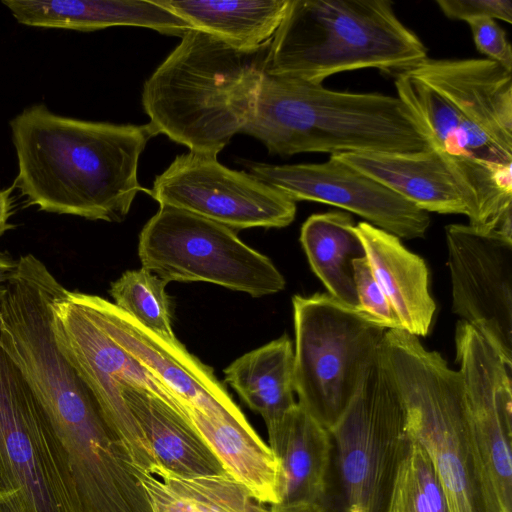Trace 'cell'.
<instances>
[{
	"mask_svg": "<svg viewBox=\"0 0 512 512\" xmlns=\"http://www.w3.org/2000/svg\"><path fill=\"white\" fill-rule=\"evenodd\" d=\"M224 375L245 404L262 416L267 430L297 403L294 349L287 335L237 358L224 370Z\"/></svg>",
	"mask_w": 512,
	"mask_h": 512,
	"instance_id": "23",
	"label": "cell"
},
{
	"mask_svg": "<svg viewBox=\"0 0 512 512\" xmlns=\"http://www.w3.org/2000/svg\"><path fill=\"white\" fill-rule=\"evenodd\" d=\"M263 512H329L328 509L323 507H280V506H271V509Z\"/></svg>",
	"mask_w": 512,
	"mask_h": 512,
	"instance_id": "34",
	"label": "cell"
},
{
	"mask_svg": "<svg viewBox=\"0 0 512 512\" xmlns=\"http://www.w3.org/2000/svg\"><path fill=\"white\" fill-rule=\"evenodd\" d=\"M355 230L371 271L402 329L417 337L426 336L436 305L429 292L424 260L406 249L400 238L368 222H359Z\"/></svg>",
	"mask_w": 512,
	"mask_h": 512,
	"instance_id": "19",
	"label": "cell"
},
{
	"mask_svg": "<svg viewBox=\"0 0 512 512\" xmlns=\"http://www.w3.org/2000/svg\"><path fill=\"white\" fill-rule=\"evenodd\" d=\"M18 23L46 28L94 31L137 26L182 37L194 27L153 1L142 0H4Z\"/></svg>",
	"mask_w": 512,
	"mask_h": 512,
	"instance_id": "18",
	"label": "cell"
},
{
	"mask_svg": "<svg viewBox=\"0 0 512 512\" xmlns=\"http://www.w3.org/2000/svg\"><path fill=\"white\" fill-rule=\"evenodd\" d=\"M329 431L336 496L328 511L386 512L412 438L401 400L378 357Z\"/></svg>",
	"mask_w": 512,
	"mask_h": 512,
	"instance_id": "8",
	"label": "cell"
},
{
	"mask_svg": "<svg viewBox=\"0 0 512 512\" xmlns=\"http://www.w3.org/2000/svg\"><path fill=\"white\" fill-rule=\"evenodd\" d=\"M69 294L96 325L189 408L208 416L247 420L212 369L177 338L170 340L153 333L100 296L70 290Z\"/></svg>",
	"mask_w": 512,
	"mask_h": 512,
	"instance_id": "16",
	"label": "cell"
},
{
	"mask_svg": "<svg viewBox=\"0 0 512 512\" xmlns=\"http://www.w3.org/2000/svg\"><path fill=\"white\" fill-rule=\"evenodd\" d=\"M194 28L245 50L271 43L290 0H155Z\"/></svg>",
	"mask_w": 512,
	"mask_h": 512,
	"instance_id": "24",
	"label": "cell"
},
{
	"mask_svg": "<svg viewBox=\"0 0 512 512\" xmlns=\"http://www.w3.org/2000/svg\"><path fill=\"white\" fill-rule=\"evenodd\" d=\"M300 242L328 294L357 311L353 264L366 253L351 216L338 211L311 215L301 227Z\"/></svg>",
	"mask_w": 512,
	"mask_h": 512,
	"instance_id": "25",
	"label": "cell"
},
{
	"mask_svg": "<svg viewBox=\"0 0 512 512\" xmlns=\"http://www.w3.org/2000/svg\"><path fill=\"white\" fill-rule=\"evenodd\" d=\"M189 418L226 473L258 503H280V462L247 420L208 416L195 408H190Z\"/></svg>",
	"mask_w": 512,
	"mask_h": 512,
	"instance_id": "21",
	"label": "cell"
},
{
	"mask_svg": "<svg viewBox=\"0 0 512 512\" xmlns=\"http://www.w3.org/2000/svg\"><path fill=\"white\" fill-rule=\"evenodd\" d=\"M455 347L476 445L500 512H512V364L462 320Z\"/></svg>",
	"mask_w": 512,
	"mask_h": 512,
	"instance_id": "15",
	"label": "cell"
},
{
	"mask_svg": "<svg viewBox=\"0 0 512 512\" xmlns=\"http://www.w3.org/2000/svg\"><path fill=\"white\" fill-rule=\"evenodd\" d=\"M168 283L141 267L124 272L111 283L109 293L114 304L131 315L153 333L176 339L172 328L170 299L166 293Z\"/></svg>",
	"mask_w": 512,
	"mask_h": 512,
	"instance_id": "26",
	"label": "cell"
},
{
	"mask_svg": "<svg viewBox=\"0 0 512 512\" xmlns=\"http://www.w3.org/2000/svg\"><path fill=\"white\" fill-rule=\"evenodd\" d=\"M0 497L11 512H83L54 431L1 347Z\"/></svg>",
	"mask_w": 512,
	"mask_h": 512,
	"instance_id": "10",
	"label": "cell"
},
{
	"mask_svg": "<svg viewBox=\"0 0 512 512\" xmlns=\"http://www.w3.org/2000/svg\"><path fill=\"white\" fill-rule=\"evenodd\" d=\"M52 315L58 349L90 390L135 468L152 474L156 463L123 391H146L189 421L190 408L96 325L72 299L69 290L56 298Z\"/></svg>",
	"mask_w": 512,
	"mask_h": 512,
	"instance_id": "11",
	"label": "cell"
},
{
	"mask_svg": "<svg viewBox=\"0 0 512 512\" xmlns=\"http://www.w3.org/2000/svg\"><path fill=\"white\" fill-rule=\"evenodd\" d=\"M428 58L388 0H290L269 47L266 72L320 85L374 68L394 76Z\"/></svg>",
	"mask_w": 512,
	"mask_h": 512,
	"instance_id": "6",
	"label": "cell"
},
{
	"mask_svg": "<svg viewBox=\"0 0 512 512\" xmlns=\"http://www.w3.org/2000/svg\"><path fill=\"white\" fill-rule=\"evenodd\" d=\"M12 188L0 190V237L11 227L9 218L11 215Z\"/></svg>",
	"mask_w": 512,
	"mask_h": 512,
	"instance_id": "32",
	"label": "cell"
},
{
	"mask_svg": "<svg viewBox=\"0 0 512 512\" xmlns=\"http://www.w3.org/2000/svg\"><path fill=\"white\" fill-rule=\"evenodd\" d=\"M336 156L427 213L470 215L454 176L430 148L418 152Z\"/></svg>",
	"mask_w": 512,
	"mask_h": 512,
	"instance_id": "20",
	"label": "cell"
},
{
	"mask_svg": "<svg viewBox=\"0 0 512 512\" xmlns=\"http://www.w3.org/2000/svg\"><path fill=\"white\" fill-rule=\"evenodd\" d=\"M394 83L458 183L469 225L512 239V71L486 58L428 57Z\"/></svg>",
	"mask_w": 512,
	"mask_h": 512,
	"instance_id": "1",
	"label": "cell"
},
{
	"mask_svg": "<svg viewBox=\"0 0 512 512\" xmlns=\"http://www.w3.org/2000/svg\"><path fill=\"white\" fill-rule=\"evenodd\" d=\"M269 47L245 50L188 31L144 83L142 105L154 133L217 157L253 114Z\"/></svg>",
	"mask_w": 512,
	"mask_h": 512,
	"instance_id": "3",
	"label": "cell"
},
{
	"mask_svg": "<svg viewBox=\"0 0 512 512\" xmlns=\"http://www.w3.org/2000/svg\"><path fill=\"white\" fill-rule=\"evenodd\" d=\"M440 11L453 20L469 22L477 18L499 19L512 23L510 0H438Z\"/></svg>",
	"mask_w": 512,
	"mask_h": 512,
	"instance_id": "31",
	"label": "cell"
},
{
	"mask_svg": "<svg viewBox=\"0 0 512 512\" xmlns=\"http://www.w3.org/2000/svg\"><path fill=\"white\" fill-rule=\"evenodd\" d=\"M160 206L188 211L232 230L283 228L296 202L250 173L232 170L217 157L189 152L175 157L147 191Z\"/></svg>",
	"mask_w": 512,
	"mask_h": 512,
	"instance_id": "12",
	"label": "cell"
},
{
	"mask_svg": "<svg viewBox=\"0 0 512 512\" xmlns=\"http://www.w3.org/2000/svg\"><path fill=\"white\" fill-rule=\"evenodd\" d=\"M153 475L172 497L194 512H263L250 493L228 474L185 478L156 470Z\"/></svg>",
	"mask_w": 512,
	"mask_h": 512,
	"instance_id": "27",
	"label": "cell"
},
{
	"mask_svg": "<svg viewBox=\"0 0 512 512\" xmlns=\"http://www.w3.org/2000/svg\"><path fill=\"white\" fill-rule=\"evenodd\" d=\"M452 311L512 364V239L446 226Z\"/></svg>",
	"mask_w": 512,
	"mask_h": 512,
	"instance_id": "13",
	"label": "cell"
},
{
	"mask_svg": "<svg viewBox=\"0 0 512 512\" xmlns=\"http://www.w3.org/2000/svg\"><path fill=\"white\" fill-rule=\"evenodd\" d=\"M477 50L486 59L512 71V48L506 32L495 19L477 18L467 22Z\"/></svg>",
	"mask_w": 512,
	"mask_h": 512,
	"instance_id": "30",
	"label": "cell"
},
{
	"mask_svg": "<svg viewBox=\"0 0 512 512\" xmlns=\"http://www.w3.org/2000/svg\"><path fill=\"white\" fill-rule=\"evenodd\" d=\"M242 133L280 156L429 149L397 96L334 91L267 72Z\"/></svg>",
	"mask_w": 512,
	"mask_h": 512,
	"instance_id": "4",
	"label": "cell"
},
{
	"mask_svg": "<svg viewBox=\"0 0 512 512\" xmlns=\"http://www.w3.org/2000/svg\"><path fill=\"white\" fill-rule=\"evenodd\" d=\"M143 268L165 282H207L252 297L276 294L285 279L264 254L234 230L190 213L160 206L139 235Z\"/></svg>",
	"mask_w": 512,
	"mask_h": 512,
	"instance_id": "9",
	"label": "cell"
},
{
	"mask_svg": "<svg viewBox=\"0 0 512 512\" xmlns=\"http://www.w3.org/2000/svg\"><path fill=\"white\" fill-rule=\"evenodd\" d=\"M386 512H448L433 464L414 440L397 472Z\"/></svg>",
	"mask_w": 512,
	"mask_h": 512,
	"instance_id": "28",
	"label": "cell"
},
{
	"mask_svg": "<svg viewBox=\"0 0 512 512\" xmlns=\"http://www.w3.org/2000/svg\"><path fill=\"white\" fill-rule=\"evenodd\" d=\"M298 404L330 430L378 357L386 329L330 294L292 298Z\"/></svg>",
	"mask_w": 512,
	"mask_h": 512,
	"instance_id": "7",
	"label": "cell"
},
{
	"mask_svg": "<svg viewBox=\"0 0 512 512\" xmlns=\"http://www.w3.org/2000/svg\"><path fill=\"white\" fill-rule=\"evenodd\" d=\"M0 512H11L1 497H0Z\"/></svg>",
	"mask_w": 512,
	"mask_h": 512,
	"instance_id": "35",
	"label": "cell"
},
{
	"mask_svg": "<svg viewBox=\"0 0 512 512\" xmlns=\"http://www.w3.org/2000/svg\"><path fill=\"white\" fill-rule=\"evenodd\" d=\"M123 395L156 463L153 473L163 470L185 478L227 474L187 418L146 391L126 388Z\"/></svg>",
	"mask_w": 512,
	"mask_h": 512,
	"instance_id": "22",
	"label": "cell"
},
{
	"mask_svg": "<svg viewBox=\"0 0 512 512\" xmlns=\"http://www.w3.org/2000/svg\"><path fill=\"white\" fill-rule=\"evenodd\" d=\"M16 267V261L0 254V299Z\"/></svg>",
	"mask_w": 512,
	"mask_h": 512,
	"instance_id": "33",
	"label": "cell"
},
{
	"mask_svg": "<svg viewBox=\"0 0 512 512\" xmlns=\"http://www.w3.org/2000/svg\"><path fill=\"white\" fill-rule=\"evenodd\" d=\"M378 358L401 400L412 440L433 464L448 512H500L459 371L403 329L386 330Z\"/></svg>",
	"mask_w": 512,
	"mask_h": 512,
	"instance_id": "5",
	"label": "cell"
},
{
	"mask_svg": "<svg viewBox=\"0 0 512 512\" xmlns=\"http://www.w3.org/2000/svg\"><path fill=\"white\" fill-rule=\"evenodd\" d=\"M16 187L49 213L121 222L137 193L139 159L156 136L149 124H114L57 115L44 105L10 122Z\"/></svg>",
	"mask_w": 512,
	"mask_h": 512,
	"instance_id": "2",
	"label": "cell"
},
{
	"mask_svg": "<svg viewBox=\"0 0 512 512\" xmlns=\"http://www.w3.org/2000/svg\"><path fill=\"white\" fill-rule=\"evenodd\" d=\"M354 282L358 312L372 323L386 329H402L387 297L377 283L369 263L360 258L354 261Z\"/></svg>",
	"mask_w": 512,
	"mask_h": 512,
	"instance_id": "29",
	"label": "cell"
},
{
	"mask_svg": "<svg viewBox=\"0 0 512 512\" xmlns=\"http://www.w3.org/2000/svg\"><path fill=\"white\" fill-rule=\"evenodd\" d=\"M269 444L281 466L280 507L328 509L333 443L330 431L298 403L272 428Z\"/></svg>",
	"mask_w": 512,
	"mask_h": 512,
	"instance_id": "17",
	"label": "cell"
},
{
	"mask_svg": "<svg viewBox=\"0 0 512 512\" xmlns=\"http://www.w3.org/2000/svg\"><path fill=\"white\" fill-rule=\"evenodd\" d=\"M249 173L293 201H313L355 213L398 238L423 237L429 213L370 176L331 155L322 163L272 165L250 162Z\"/></svg>",
	"mask_w": 512,
	"mask_h": 512,
	"instance_id": "14",
	"label": "cell"
},
{
	"mask_svg": "<svg viewBox=\"0 0 512 512\" xmlns=\"http://www.w3.org/2000/svg\"><path fill=\"white\" fill-rule=\"evenodd\" d=\"M0 331H1V319H0Z\"/></svg>",
	"mask_w": 512,
	"mask_h": 512,
	"instance_id": "36",
	"label": "cell"
}]
</instances>
